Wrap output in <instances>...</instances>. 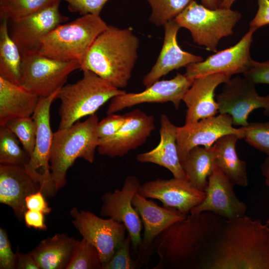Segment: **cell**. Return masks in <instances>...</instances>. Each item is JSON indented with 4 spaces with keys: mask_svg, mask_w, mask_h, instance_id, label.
Instances as JSON below:
<instances>
[{
    "mask_svg": "<svg viewBox=\"0 0 269 269\" xmlns=\"http://www.w3.org/2000/svg\"><path fill=\"white\" fill-rule=\"evenodd\" d=\"M225 219L211 212L190 214L166 228L152 251L159 256L153 269H201Z\"/></svg>",
    "mask_w": 269,
    "mask_h": 269,
    "instance_id": "6da1fadb",
    "label": "cell"
},
{
    "mask_svg": "<svg viewBox=\"0 0 269 269\" xmlns=\"http://www.w3.org/2000/svg\"><path fill=\"white\" fill-rule=\"evenodd\" d=\"M203 269H269V225L243 216L224 220Z\"/></svg>",
    "mask_w": 269,
    "mask_h": 269,
    "instance_id": "7a4b0ae2",
    "label": "cell"
},
{
    "mask_svg": "<svg viewBox=\"0 0 269 269\" xmlns=\"http://www.w3.org/2000/svg\"><path fill=\"white\" fill-rule=\"evenodd\" d=\"M139 40L131 27L109 25L95 39L80 63L113 86H127L137 59Z\"/></svg>",
    "mask_w": 269,
    "mask_h": 269,
    "instance_id": "3957f363",
    "label": "cell"
},
{
    "mask_svg": "<svg viewBox=\"0 0 269 269\" xmlns=\"http://www.w3.org/2000/svg\"><path fill=\"white\" fill-rule=\"evenodd\" d=\"M98 123V117L93 114L84 122L79 121L53 133L50 166L56 192L66 185L67 170L76 159L93 162L100 141Z\"/></svg>",
    "mask_w": 269,
    "mask_h": 269,
    "instance_id": "277c9868",
    "label": "cell"
},
{
    "mask_svg": "<svg viewBox=\"0 0 269 269\" xmlns=\"http://www.w3.org/2000/svg\"><path fill=\"white\" fill-rule=\"evenodd\" d=\"M83 72L81 79L64 85L58 93L57 98L61 103L59 129L69 128L81 118L95 114L109 100L126 92L90 71Z\"/></svg>",
    "mask_w": 269,
    "mask_h": 269,
    "instance_id": "5b68a950",
    "label": "cell"
},
{
    "mask_svg": "<svg viewBox=\"0 0 269 269\" xmlns=\"http://www.w3.org/2000/svg\"><path fill=\"white\" fill-rule=\"evenodd\" d=\"M108 26L100 15H82L55 27L42 40L39 53L57 60L80 64L95 39Z\"/></svg>",
    "mask_w": 269,
    "mask_h": 269,
    "instance_id": "8992f818",
    "label": "cell"
},
{
    "mask_svg": "<svg viewBox=\"0 0 269 269\" xmlns=\"http://www.w3.org/2000/svg\"><path fill=\"white\" fill-rule=\"evenodd\" d=\"M241 16L231 8L210 9L194 0L174 20L190 31L194 43L216 52L220 40L233 34Z\"/></svg>",
    "mask_w": 269,
    "mask_h": 269,
    "instance_id": "52a82bcc",
    "label": "cell"
},
{
    "mask_svg": "<svg viewBox=\"0 0 269 269\" xmlns=\"http://www.w3.org/2000/svg\"><path fill=\"white\" fill-rule=\"evenodd\" d=\"M60 89L48 97H39L31 116L36 126L34 148L28 162L24 165L29 175L39 184L45 196L49 197L54 196L56 193L50 166L53 135L50 126V110Z\"/></svg>",
    "mask_w": 269,
    "mask_h": 269,
    "instance_id": "ba28073f",
    "label": "cell"
},
{
    "mask_svg": "<svg viewBox=\"0 0 269 269\" xmlns=\"http://www.w3.org/2000/svg\"><path fill=\"white\" fill-rule=\"evenodd\" d=\"M80 69L78 61H62L39 52L22 56L20 86L39 97L61 88L68 76Z\"/></svg>",
    "mask_w": 269,
    "mask_h": 269,
    "instance_id": "9c48e42d",
    "label": "cell"
},
{
    "mask_svg": "<svg viewBox=\"0 0 269 269\" xmlns=\"http://www.w3.org/2000/svg\"><path fill=\"white\" fill-rule=\"evenodd\" d=\"M70 214L73 225L83 238L97 250L103 269L126 238V226L112 218L103 219L76 207L71 210Z\"/></svg>",
    "mask_w": 269,
    "mask_h": 269,
    "instance_id": "30bf717a",
    "label": "cell"
},
{
    "mask_svg": "<svg viewBox=\"0 0 269 269\" xmlns=\"http://www.w3.org/2000/svg\"><path fill=\"white\" fill-rule=\"evenodd\" d=\"M255 85L243 75L232 77L216 97L219 114L230 115L233 124L241 127L249 124V116L256 109H264L269 116V94L260 95Z\"/></svg>",
    "mask_w": 269,
    "mask_h": 269,
    "instance_id": "8fae6325",
    "label": "cell"
},
{
    "mask_svg": "<svg viewBox=\"0 0 269 269\" xmlns=\"http://www.w3.org/2000/svg\"><path fill=\"white\" fill-rule=\"evenodd\" d=\"M232 118L228 114H219L197 122L177 127L176 143L180 162L188 155L190 150L196 146L210 148L220 137L235 134L239 139L244 138V127H233Z\"/></svg>",
    "mask_w": 269,
    "mask_h": 269,
    "instance_id": "7c38bea8",
    "label": "cell"
},
{
    "mask_svg": "<svg viewBox=\"0 0 269 269\" xmlns=\"http://www.w3.org/2000/svg\"><path fill=\"white\" fill-rule=\"evenodd\" d=\"M60 2L29 15L11 20L10 35L22 56L39 52L43 38L68 20L59 11Z\"/></svg>",
    "mask_w": 269,
    "mask_h": 269,
    "instance_id": "4fadbf2b",
    "label": "cell"
},
{
    "mask_svg": "<svg viewBox=\"0 0 269 269\" xmlns=\"http://www.w3.org/2000/svg\"><path fill=\"white\" fill-rule=\"evenodd\" d=\"M257 28L250 27L248 32L234 45L217 51L205 60L186 67L185 74L191 78L215 73L233 76L244 74L251 67L253 60L250 49L253 34Z\"/></svg>",
    "mask_w": 269,
    "mask_h": 269,
    "instance_id": "5bb4252c",
    "label": "cell"
},
{
    "mask_svg": "<svg viewBox=\"0 0 269 269\" xmlns=\"http://www.w3.org/2000/svg\"><path fill=\"white\" fill-rule=\"evenodd\" d=\"M140 183L134 176L129 175L125 179L122 188L108 191L102 197L100 215L125 225L132 240V247L135 252L140 245L141 219L133 205L132 200L138 192Z\"/></svg>",
    "mask_w": 269,
    "mask_h": 269,
    "instance_id": "9a60e30c",
    "label": "cell"
},
{
    "mask_svg": "<svg viewBox=\"0 0 269 269\" xmlns=\"http://www.w3.org/2000/svg\"><path fill=\"white\" fill-rule=\"evenodd\" d=\"M194 79L177 73L170 80H158L139 93H125L113 98L106 114H115L121 110L143 103L171 102L178 110L186 91Z\"/></svg>",
    "mask_w": 269,
    "mask_h": 269,
    "instance_id": "2e32d148",
    "label": "cell"
},
{
    "mask_svg": "<svg viewBox=\"0 0 269 269\" xmlns=\"http://www.w3.org/2000/svg\"><path fill=\"white\" fill-rule=\"evenodd\" d=\"M125 115L126 122L117 133L100 139L97 150L100 155L112 158L123 156L143 144L155 129L152 115L139 109Z\"/></svg>",
    "mask_w": 269,
    "mask_h": 269,
    "instance_id": "e0dca14e",
    "label": "cell"
},
{
    "mask_svg": "<svg viewBox=\"0 0 269 269\" xmlns=\"http://www.w3.org/2000/svg\"><path fill=\"white\" fill-rule=\"evenodd\" d=\"M132 204L144 227L140 245L135 251L143 266L147 264L153 254L152 247L157 238L171 225L186 216L174 209L160 207L137 192L133 198Z\"/></svg>",
    "mask_w": 269,
    "mask_h": 269,
    "instance_id": "ac0fdd59",
    "label": "cell"
},
{
    "mask_svg": "<svg viewBox=\"0 0 269 269\" xmlns=\"http://www.w3.org/2000/svg\"><path fill=\"white\" fill-rule=\"evenodd\" d=\"M137 193L146 198L158 200L163 207L174 209L185 216L206 196L204 191L194 188L186 180L174 177L146 182L140 185Z\"/></svg>",
    "mask_w": 269,
    "mask_h": 269,
    "instance_id": "d6986e66",
    "label": "cell"
},
{
    "mask_svg": "<svg viewBox=\"0 0 269 269\" xmlns=\"http://www.w3.org/2000/svg\"><path fill=\"white\" fill-rule=\"evenodd\" d=\"M234 184L216 166L208 177L204 190L206 196L199 205L194 207L190 214L211 212L227 220L245 215L246 204L236 196Z\"/></svg>",
    "mask_w": 269,
    "mask_h": 269,
    "instance_id": "ffe728a7",
    "label": "cell"
},
{
    "mask_svg": "<svg viewBox=\"0 0 269 269\" xmlns=\"http://www.w3.org/2000/svg\"><path fill=\"white\" fill-rule=\"evenodd\" d=\"M232 77L226 74L215 73L195 78L182 99L187 107L185 124L197 122L219 113L215 90Z\"/></svg>",
    "mask_w": 269,
    "mask_h": 269,
    "instance_id": "44dd1931",
    "label": "cell"
},
{
    "mask_svg": "<svg viewBox=\"0 0 269 269\" xmlns=\"http://www.w3.org/2000/svg\"><path fill=\"white\" fill-rule=\"evenodd\" d=\"M163 27L164 36L161 51L155 63L142 80L146 88L174 70L204 60L202 57L185 51L180 47L177 35L181 27L174 19L167 22Z\"/></svg>",
    "mask_w": 269,
    "mask_h": 269,
    "instance_id": "7402d4cb",
    "label": "cell"
},
{
    "mask_svg": "<svg viewBox=\"0 0 269 269\" xmlns=\"http://www.w3.org/2000/svg\"><path fill=\"white\" fill-rule=\"evenodd\" d=\"M40 190L23 165L0 164V202L10 207L18 219L27 208L25 198Z\"/></svg>",
    "mask_w": 269,
    "mask_h": 269,
    "instance_id": "603a6c76",
    "label": "cell"
},
{
    "mask_svg": "<svg viewBox=\"0 0 269 269\" xmlns=\"http://www.w3.org/2000/svg\"><path fill=\"white\" fill-rule=\"evenodd\" d=\"M160 123L159 144L149 151L137 154L136 160L139 162L151 163L162 166L170 171L173 177L186 180L177 151V127L164 114L161 115Z\"/></svg>",
    "mask_w": 269,
    "mask_h": 269,
    "instance_id": "cb8c5ba5",
    "label": "cell"
},
{
    "mask_svg": "<svg viewBox=\"0 0 269 269\" xmlns=\"http://www.w3.org/2000/svg\"><path fill=\"white\" fill-rule=\"evenodd\" d=\"M39 97L0 77V127L10 121L31 117Z\"/></svg>",
    "mask_w": 269,
    "mask_h": 269,
    "instance_id": "d4e9b609",
    "label": "cell"
},
{
    "mask_svg": "<svg viewBox=\"0 0 269 269\" xmlns=\"http://www.w3.org/2000/svg\"><path fill=\"white\" fill-rule=\"evenodd\" d=\"M78 240L64 233L42 240L29 253L40 269H66Z\"/></svg>",
    "mask_w": 269,
    "mask_h": 269,
    "instance_id": "484cf974",
    "label": "cell"
},
{
    "mask_svg": "<svg viewBox=\"0 0 269 269\" xmlns=\"http://www.w3.org/2000/svg\"><path fill=\"white\" fill-rule=\"evenodd\" d=\"M239 139L229 134L218 139L211 147L215 164L234 184L246 187L248 185L247 163L240 159L236 145Z\"/></svg>",
    "mask_w": 269,
    "mask_h": 269,
    "instance_id": "4316f807",
    "label": "cell"
},
{
    "mask_svg": "<svg viewBox=\"0 0 269 269\" xmlns=\"http://www.w3.org/2000/svg\"><path fill=\"white\" fill-rule=\"evenodd\" d=\"M186 180L194 188L204 191L208 177L215 167L211 147L196 146L189 152L181 162Z\"/></svg>",
    "mask_w": 269,
    "mask_h": 269,
    "instance_id": "83f0119b",
    "label": "cell"
},
{
    "mask_svg": "<svg viewBox=\"0 0 269 269\" xmlns=\"http://www.w3.org/2000/svg\"><path fill=\"white\" fill-rule=\"evenodd\" d=\"M0 77L20 85L22 56L8 28V19L0 17Z\"/></svg>",
    "mask_w": 269,
    "mask_h": 269,
    "instance_id": "f1b7e54d",
    "label": "cell"
},
{
    "mask_svg": "<svg viewBox=\"0 0 269 269\" xmlns=\"http://www.w3.org/2000/svg\"><path fill=\"white\" fill-rule=\"evenodd\" d=\"M17 136L6 126L0 127V164L24 165L30 155Z\"/></svg>",
    "mask_w": 269,
    "mask_h": 269,
    "instance_id": "f546056e",
    "label": "cell"
},
{
    "mask_svg": "<svg viewBox=\"0 0 269 269\" xmlns=\"http://www.w3.org/2000/svg\"><path fill=\"white\" fill-rule=\"evenodd\" d=\"M61 0H0V16L15 20L34 13Z\"/></svg>",
    "mask_w": 269,
    "mask_h": 269,
    "instance_id": "4dcf8cb0",
    "label": "cell"
},
{
    "mask_svg": "<svg viewBox=\"0 0 269 269\" xmlns=\"http://www.w3.org/2000/svg\"><path fill=\"white\" fill-rule=\"evenodd\" d=\"M150 5L151 12L150 22L157 26H164L174 19L194 0H146Z\"/></svg>",
    "mask_w": 269,
    "mask_h": 269,
    "instance_id": "1f68e13d",
    "label": "cell"
},
{
    "mask_svg": "<svg viewBox=\"0 0 269 269\" xmlns=\"http://www.w3.org/2000/svg\"><path fill=\"white\" fill-rule=\"evenodd\" d=\"M66 269H102L97 250L85 239L78 240Z\"/></svg>",
    "mask_w": 269,
    "mask_h": 269,
    "instance_id": "d6a6232c",
    "label": "cell"
},
{
    "mask_svg": "<svg viewBox=\"0 0 269 269\" xmlns=\"http://www.w3.org/2000/svg\"><path fill=\"white\" fill-rule=\"evenodd\" d=\"M4 126L17 136L22 147L30 156L34 148L36 134V124L32 117L12 120Z\"/></svg>",
    "mask_w": 269,
    "mask_h": 269,
    "instance_id": "836d02e7",
    "label": "cell"
},
{
    "mask_svg": "<svg viewBox=\"0 0 269 269\" xmlns=\"http://www.w3.org/2000/svg\"><path fill=\"white\" fill-rule=\"evenodd\" d=\"M244 127L247 143L269 156V121L250 123Z\"/></svg>",
    "mask_w": 269,
    "mask_h": 269,
    "instance_id": "e575fe53",
    "label": "cell"
},
{
    "mask_svg": "<svg viewBox=\"0 0 269 269\" xmlns=\"http://www.w3.org/2000/svg\"><path fill=\"white\" fill-rule=\"evenodd\" d=\"M131 246L132 240L128 235L103 269H136L141 267L142 265L138 259L132 258Z\"/></svg>",
    "mask_w": 269,
    "mask_h": 269,
    "instance_id": "d590c367",
    "label": "cell"
},
{
    "mask_svg": "<svg viewBox=\"0 0 269 269\" xmlns=\"http://www.w3.org/2000/svg\"><path fill=\"white\" fill-rule=\"evenodd\" d=\"M68 3V9L72 12L82 15L91 14L100 15L105 4L109 0H61Z\"/></svg>",
    "mask_w": 269,
    "mask_h": 269,
    "instance_id": "8d00e7d4",
    "label": "cell"
},
{
    "mask_svg": "<svg viewBox=\"0 0 269 269\" xmlns=\"http://www.w3.org/2000/svg\"><path fill=\"white\" fill-rule=\"evenodd\" d=\"M126 120V115L111 114L99 122L97 131L100 139L110 137L121 128Z\"/></svg>",
    "mask_w": 269,
    "mask_h": 269,
    "instance_id": "74e56055",
    "label": "cell"
},
{
    "mask_svg": "<svg viewBox=\"0 0 269 269\" xmlns=\"http://www.w3.org/2000/svg\"><path fill=\"white\" fill-rule=\"evenodd\" d=\"M17 256L12 250L11 244L5 230L0 228V269H15Z\"/></svg>",
    "mask_w": 269,
    "mask_h": 269,
    "instance_id": "f35d334b",
    "label": "cell"
},
{
    "mask_svg": "<svg viewBox=\"0 0 269 269\" xmlns=\"http://www.w3.org/2000/svg\"><path fill=\"white\" fill-rule=\"evenodd\" d=\"M243 75L254 84H269V59L258 62L253 60L250 68Z\"/></svg>",
    "mask_w": 269,
    "mask_h": 269,
    "instance_id": "ab89813d",
    "label": "cell"
},
{
    "mask_svg": "<svg viewBox=\"0 0 269 269\" xmlns=\"http://www.w3.org/2000/svg\"><path fill=\"white\" fill-rule=\"evenodd\" d=\"M27 210H36L44 215L49 214L51 208L45 198V195L41 190L32 193L25 198Z\"/></svg>",
    "mask_w": 269,
    "mask_h": 269,
    "instance_id": "60d3db41",
    "label": "cell"
},
{
    "mask_svg": "<svg viewBox=\"0 0 269 269\" xmlns=\"http://www.w3.org/2000/svg\"><path fill=\"white\" fill-rule=\"evenodd\" d=\"M257 2L258 9L250 26L258 29L269 24V0H257Z\"/></svg>",
    "mask_w": 269,
    "mask_h": 269,
    "instance_id": "b9f144b4",
    "label": "cell"
},
{
    "mask_svg": "<svg viewBox=\"0 0 269 269\" xmlns=\"http://www.w3.org/2000/svg\"><path fill=\"white\" fill-rule=\"evenodd\" d=\"M23 219L27 228L46 231L47 226L44 222V214L36 210H26Z\"/></svg>",
    "mask_w": 269,
    "mask_h": 269,
    "instance_id": "7bdbcfd3",
    "label": "cell"
},
{
    "mask_svg": "<svg viewBox=\"0 0 269 269\" xmlns=\"http://www.w3.org/2000/svg\"><path fill=\"white\" fill-rule=\"evenodd\" d=\"M16 254V269H40L33 257L29 253L23 254L17 250Z\"/></svg>",
    "mask_w": 269,
    "mask_h": 269,
    "instance_id": "ee69618b",
    "label": "cell"
},
{
    "mask_svg": "<svg viewBox=\"0 0 269 269\" xmlns=\"http://www.w3.org/2000/svg\"><path fill=\"white\" fill-rule=\"evenodd\" d=\"M261 170L265 178V183L269 187V156H267L262 163Z\"/></svg>",
    "mask_w": 269,
    "mask_h": 269,
    "instance_id": "f6af8a7d",
    "label": "cell"
},
{
    "mask_svg": "<svg viewBox=\"0 0 269 269\" xmlns=\"http://www.w3.org/2000/svg\"><path fill=\"white\" fill-rule=\"evenodd\" d=\"M224 0H201L202 4L210 8L215 9L221 6Z\"/></svg>",
    "mask_w": 269,
    "mask_h": 269,
    "instance_id": "bcb514c9",
    "label": "cell"
},
{
    "mask_svg": "<svg viewBox=\"0 0 269 269\" xmlns=\"http://www.w3.org/2000/svg\"><path fill=\"white\" fill-rule=\"evenodd\" d=\"M237 0H224L220 7L231 8L233 4Z\"/></svg>",
    "mask_w": 269,
    "mask_h": 269,
    "instance_id": "7dc6e473",
    "label": "cell"
},
{
    "mask_svg": "<svg viewBox=\"0 0 269 269\" xmlns=\"http://www.w3.org/2000/svg\"><path fill=\"white\" fill-rule=\"evenodd\" d=\"M266 223L269 225V218L266 221Z\"/></svg>",
    "mask_w": 269,
    "mask_h": 269,
    "instance_id": "c3c4849f",
    "label": "cell"
}]
</instances>
